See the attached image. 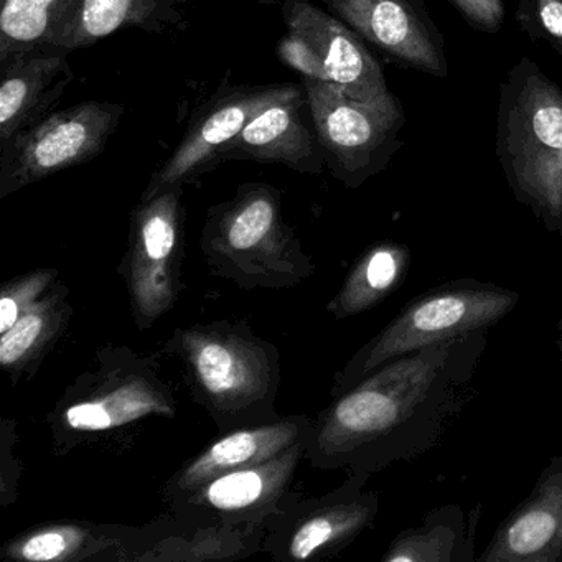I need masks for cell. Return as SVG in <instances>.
<instances>
[{"instance_id": "6da1fadb", "label": "cell", "mask_w": 562, "mask_h": 562, "mask_svg": "<svg viewBox=\"0 0 562 562\" xmlns=\"http://www.w3.org/2000/svg\"><path fill=\"white\" fill-rule=\"evenodd\" d=\"M488 331L387 361L312 417L305 459L321 470L381 472L439 446L469 403Z\"/></svg>"}, {"instance_id": "7a4b0ae2", "label": "cell", "mask_w": 562, "mask_h": 562, "mask_svg": "<svg viewBox=\"0 0 562 562\" xmlns=\"http://www.w3.org/2000/svg\"><path fill=\"white\" fill-rule=\"evenodd\" d=\"M495 153L515 199L562 236V88L529 58L499 87Z\"/></svg>"}, {"instance_id": "3957f363", "label": "cell", "mask_w": 562, "mask_h": 562, "mask_svg": "<svg viewBox=\"0 0 562 562\" xmlns=\"http://www.w3.org/2000/svg\"><path fill=\"white\" fill-rule=\"evenodd\" d=\"M167 351L182 361L196 403L226 430L278 419L281 364L274 345L232 322L179 328Z\"/></svg>"}, {"instance_id": "277c9868", "label": "cell", "mask_w": 562, "mask_h": 562, "mask_svg": "<svg viewBox=\"0 0 562 562\" xmlns=\"http://www.w3.org/2000/svg\"><path fill=\"white\" fill-rule=\"evenodd\" d=\"M200 245L213 274L243 289L294 288L314 272L284 222L281 192L268 183H245L212 206Z\"/></svg>"}, {"instance_id": "5b68a950", "label": "cell", "mask_w": 562, "mask_h": 562, "mask_svg": "<svg viewBox=\"0 0 562 562\" xmlns=\"http://www.w3.org/2000/svg\"><path fill=\"white\" fill-rule=\"evenodd\" d=\"M519 299L521 295L512 289L476 279H456L427 289L411 299L335 374L331 397L350 390L387 361L473 331L490 330L515 311Z\"/></svg>"}, {"instance_id": "8992f818", "label": "cell", "mask_w": 562, "mask_h": 562, "mask_svg": "<svg viewBox=\"0 0 562 562\" xmlns=\"http://www.w3.org/2000/svg\"><path fill=\"white\" fill-rule=\"evenodd\" d=\"M97 363L65 391L48 417L57 447L70 450L81 440L147 417H176V396L156 357H143L126 347H108L98 351Z\"/></svg>"}, {"instance_id": "52a82bcc", "label": "cell", "mask_w": 562, "mask_h": 562, "mask_svg": "<svg viewBox=\"0 0 562 562\" xmlns=\"http://www.w3.org/2000/svg\"><path fill=\"white\" fill-rule=\"evenodd\" d=\"M302 87L325 162L335 179L348 189H360L390 166L404 146L400 134L406 124L396 97L364 103L325 81L302 78Z\"/></svg>"}, {"instance_id": "ba28073f", "label": "cell", "mask_w": 562, "mask_h": 562, "mask_svg": "<svg viewBox=\"0 0 562 562\" xmlns=\"http://www.w3.org/2000/svg\"><path fill=\"white\" fill-rule=\"evenodd\" d=\"M123 116V104L85 101L12 137L0 146V199L97 159Z\"/></svg>"}, {"instance_id": "9c48e42d", "label": "cell", "mask_w": 562, "mask_h": 562, "mask_svg": "<svg viewBox=\"0 0 562 562\" xmlns=\"http://www.w3.org/2000/svg\"><path fill=\"white\" fill-rule=\"evenodd\" d=\"M183 190L177 186L140 200L131 216L130 249L120 272L140 330L164 317L182 291Z\"/></svg>"}, {"instance_id": "30bf717a", "label": "cell", "mask_w": 562, "mask_h": 562, "mask_svg": "<svg viewBox=\"0 0 562 562\" xmlns=\"http://www.w3.org/2000/svg\"><path fill=\"white\" fill-rule=\"evenodd\" d=\"M367 473H348L327 495L299 499L265 526L261 551L281 562L328 559L373 528L380 496L367 490Z\"/></svg>"}, {"instance_id": "8fae6325", "label": "cell", "mask_w": 562, "mask_h": 562, "mask_svg": "<svg viewBox=\"0 0 562 562\" xmlns=\"http://www.w3.org/2000/svg\"><path fill=\"white\" fill-rule=\"evenodd\" d=\"M307 439L279 456L210 480L170 503L172 516L203 525H249L265 528L302 498L294 490Z\"/></svg>"}, {"instance_id": "7c38bea8", "label": "cell", "mask_w": 562, "mask_h": 562, "mask_svg": "<svg viewBox=\"0 0 562 562\" xmlns=\"http://www.w3.org/2000/svg\"><path fill=\"white\" fill-rule=\"evenodd\" d=\"M297 85H262L229 88L223 83L216 97L193 117L172 156L154 172L140 200L164 190L187 186L226 162V149L246 126L276 101L284 100Z\"/></svg>"}, {"instance_id": "4fadbf2b", "label": "cell", "mask_w": 562, "mask_h": 562, "mask_svg": "<svg viewBox=\"0 0 562 562\" xmlns=\"http://www.w3.org/2000/svg\"><path fill=\"white\" fill-rule=\"evenodd\" d=\"M328 11L391 64L447 78L446 42L424 0H324Z\"/></svg>"}, {"instance_id": "5bb4252c", "label": "cell", "mask_w": 562, "mask_h": 562, "mask_svg": "<svg viewBox=\"0 0 562 562\" xmlns=\"http://www.w3.org/2000/svg\"><path fill=\"white\" fill-rule=\"evenodd\" d=\"M282 15L289 32L301 35L314 52L325 83L335 85L353 100L374 103L393 98L380 61L363 38L331 12L308 0H284Z\"/></svg>"}, {"instance_id": "9a60e30c", "label": "cell", "mask_w": 562, "mask_h": 562, "mask_svg": "<svg viewBox=\"0 0 562 562\" xmlns=\"http://www.w3.org/2000/svg\"><path fill=\"white\" fill-rule=\"evenodd\" d=\"M479 562H562V452L499 522Z\"/></svg>"}, {"instance_id": "2e32d148", "label": "cell", "mask_w": 562, "mask_h": 562, "mask_svg": "<svg viewBox=\"0 0 562 562\" xmlns=\"http://www.w3.org/2000/svg\"><path fill=\"white\" fill-rule=\"evenodd\" d=\"M225 160L282 164L295 172L321 176L327 162L302 83L262 110L229 143Z\"/></svg>"}, {"instance_id": "e0dca14e", "label": "cell", "mask_w": 562, "mask_h": 562, "mask_svg": "<svg viewBox=\"0 0 562 562\" xmlns=\"http://www.w3.org/2000/svg\"><path fill=\"white\" fill-rule=\"evenodd\" d=\"M311 426L312 417L281 416L226 430L167 482L164 498L170 505L223 473L272 459L307 439Z\"/></svg>"}, {"instance_id": "ac0fdd59", "label": "cell", "mask_w": 562, "mask_h": 562, "mask_svg": "<svg viewBox=\"0 0 562 562\" xmlns=\"http://www.w3.org/2000/svg\"><path fill=\"white\" fill-rule=\"evenodd\" d=\"M265 528L203 525L170 516L139 526L124 562L236 561L261 551Z\"/></svg>"}, {"instance_id": "d6986e66", "label": "cell", "mask_w": 562, "mask_h": 562, "mask_svg": "<svg viewBox=\"0 0 562 562\" xmlns=\"http://www.w3.org/2000/svg\"><path fill=\"white\" fill-rule=\"evenodd\" d=\"M67 55L35 50L0 64V146L52 114L75 80Z\"/></svg>"}, {"instance_id": "ffe728a7", "label": "cell", "mask_w": 562, "mask_h": 562, "mask_svg": "<svg viewBox=\"0 0 562 562\" xmlns=\"http://www.w3.org/2000/svg\"><path fill=\"white\" fill-rule=\"evenodd\" d=\"M192 0H80L60 34L45 50L71 54L126 29L167 34L186 25Z\"/></svg>"}, {"instance_id": "44dd1931", "label": "cell", "mask_w": 562, "mask_h": 562, "mask_svg": "<svg viewBox=\"0 0 562 562\" xmlns=\"http://www.w3.org/2000/svg\"><path fill=\"white\" fill-rule=\"evenodd\" d=\"M134 532L110 522H48L15 536L0 554L15 562H124Z\"/></svg>"}, {"instance_id": "7402d4cb", "label": "cell", "mask_w": 562, "mask_h": 562, "mask_svg": "<svg viewBox=\"0 0 562 562\" xmlns=\"http://www.w3.org/2000/svg\"><path fill=\"white\" fill-rule=\"evenodd\" d=\"M482 505L469 515L460 505L430 509L423 525L403 529L390 542L381 562H473Z\"/></svg>"}, {"instance_id": "603a6c76", "label": "cell", "mask_w": 562, "mask_h": 562, "mask_svg": "<svg viewBox=\"0 0 562 562\" xmlns=\"http://www.w3.org/2000/svg\"><path fill=\"white\" fill-rule=\"evenodd\" d=\"M411 249L404 243L371 245L355 262L327 312L337 321L364 314L386 301L406 281Z\"/></svg>"}, {"instance_id": "cb8c5ba5", "label": "cell", "mask_w": 562, "mask_h": 562, "mask_svg": "<svg viewBox=\"0 0 562 562\" xmlns=\"http://www.w3.org/2000/svg\"><path fill=\"white\" fill-rule=\"evenodd\" d=\"M67 285L55 282L8 331L0 334V364L11 376L37 368L71 317Z\"/></svg>"}, {"instance_id": "d4e9b609", "label": "cell", "mask_w": 562, "mask_h": 562, "mask_svg": "<svg viewBox=\"0 0 562 562\" xmlns=\"http://www.w3.org/2000/svg\"><path fill=\"white\" fill-rule=\"evenodd\" d=\"M80 0H0V64L45 50L77 11Z\"/></svg>"}, {"instance_id": "484cf974", "label": "cell", "mask_w": 562, "mask_h": 562, "mask_svg": "<svg viewBox=\"0 0 562 562\" xmlns=\"http://www.w3.org/2000/svg\"><path fill=\"white\" fill-rule=\"evenodd\" d=\"M55 269H38L5 282L0 292V334L8 331L57 282Z\"/></svg>"}, {"instance_id": "4316f807", "label": "cell", "mask_w": 562, "mask_h": 562, "mask_svg": "<svg viewBox=\"0 0 562 562\" xmlns=\"http://www.w3.org/2000/svg\"><path fill=\"white\" fill-rule=\"evenodd\" d=\"M515 19L532 44L548 45L562 57V0H518Z\"/></svg>"}, {"instance_id": "83f0119b", "label": "cell", "mask_w": 562, "mask_h": 562, "mask_svg": "<svg viewBox=\"0 0 562 562\" xmlns=\"http://www.w3.org/2000/svg\"><path fill=\"white\" fill-rule=\"evenodd\" d=\"M467 24L483 34H496L505 21L503 0H450Z\"/></svg>"}, {"instance_id": "f1b7e54d", "label": "cell", "mask_w": 562, "mask_h": 562, "mask_svg": "<svg viewBox=\"0 0 562 562\" xmlns=\"http://www.w3.org/2000/svg\"><path fill=\"white\" fill-rule=\"evenodd\" d=\"M15 420H2V488H0V505L8 508L11 503L18 498V482L12 465H18V459L14 456L15 449Z\"/></svg>"}, {"instance_id": "f546056e", "label": "cell", "mask_w": 562, "mask_h": 562, "mask_svg": "<svg viewBox=\"0 0 562 562\" xmlns=\"http://www.w3.org/2000/svg\"><path fill=\"white\" fill-rule=\"evenodd\" d=\"M559 337H558V347H559V355H561V361H562V307H561V315H559Z\"/></svg>"}, {"instance_id": "4dcf8cb0", "label": "cell", "mask_w": 562, "mask_h": 562, "mask_svg": "<svg viewBox=\"0 0 562 562\" xmlns=\"http://www.w3.org/2000/svg\"><path fill=\"white\" fill-rule=\"evenodd\" d=\"M255 2H258L259 5H276L279 0H255Z\"/></svg>"}]
</instances>
